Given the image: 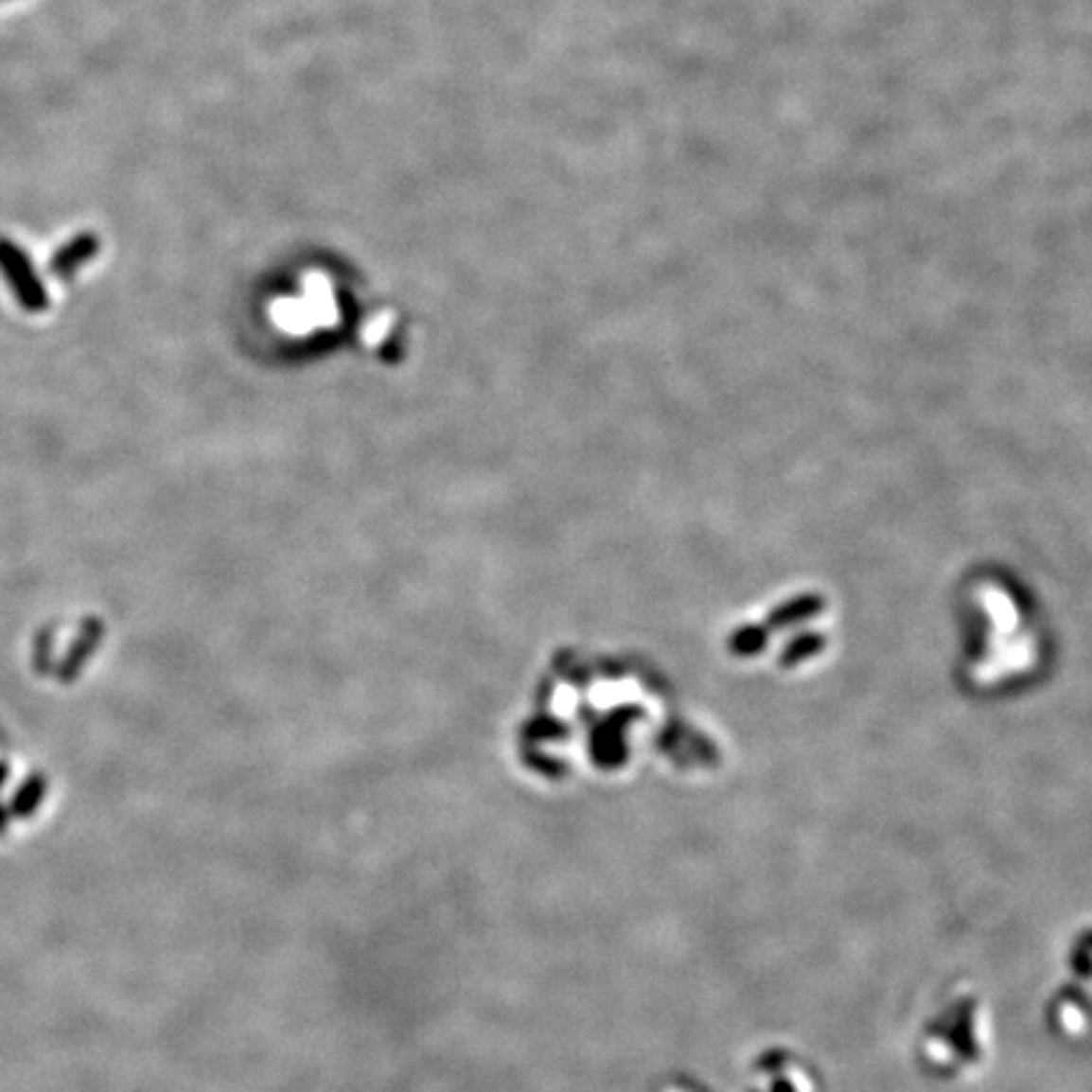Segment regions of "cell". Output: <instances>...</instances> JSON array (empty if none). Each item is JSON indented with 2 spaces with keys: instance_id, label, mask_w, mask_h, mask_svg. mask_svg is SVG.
Segmentation results:
<instances>
[{
  "instance_id": "cell-1",
  "label": "cell",
  "mask_w": 1092,
  "mask_h": 1092,
  "mask_svg": "<svg viewBox=\"0 0 1092 1092\" xmlns=\"http://www.w3.org/2000/svg\"><path fill=\"white\" fill-rule=\"evenodd\" d=\"M0 273L9 281V289L16 296L18 307L28 314H41L48 308V291L44 281L33 269L31 258L24 248H18L10 238H0Z\"/></svg>"
},
{
  "instance_id": "cell-2",
  "label": "cell",
  "mask_w": 1092,
  "mask_h": 1092,
  "mask_svg": "<svg viewBox=\"0 0 1092 1092\" xmlns=\"http://www.w3.org/2000/svg\"><path fill=\"white\" fill-rule=\"evenodd\" d=\"M99 238L94 233H77L74 238H69L63 246H59L48 261V271L62 281L74 278L77 271H81L86 263L92 261L94 255L99 254Z\"/></svg>"
},
{
  "instance_id": "cell-3",
  "label": "cell",
  "mask_w": 1092,
  "mask_h": 1092,
  "mask_svg": "<svg viewBox=\"0 0 1092 1092\" xmlns=\"http://www.w3.org/2000/svg\"><path fill=\"white\" fill-rule=\"evenodd\" d=\"M44 797H46V779L41 777V774H31L24 784L18 786V792L13 794V800H10V815L21 817V819L31 817L33 812L41 807Z\"/></svg>"
},
{
  "instance_id": "cell-4",
  "label": "cell",
  "mask_w": 1092,
  "mask_h": 1092,
  "mask_svg": "<svg viewBox=\"0 0 1092 1092\" xmlns=\"http://www.w3.org/2000/svg\"><path fill=\"white\" fill-rule=\"evenodd\" d=\"M101 635H104V627H101L99 623H89V627L84 630V640L74 643V650H71L69 658L63 660V670H62L63 680H71V678L77 676L79 670H81V665L86 662V658L94 653V645L99 643Z\"/></svg>"
},
{
  "instance_id": "cell-5",
  "label": "cell",
  "mask_w": 1092,
  "mask_h": 1092,
  "mask_svg": "<svg viewBox=\"0 0 1092 1092\" xmlns=\"http://www.w3.org/2000/svg\"><path fill=\"white\" fill-rule=\"evenodd\" d=\"M6 779H9V764H0V786L6 784Z\"/></svg>"
}]
</instances>
